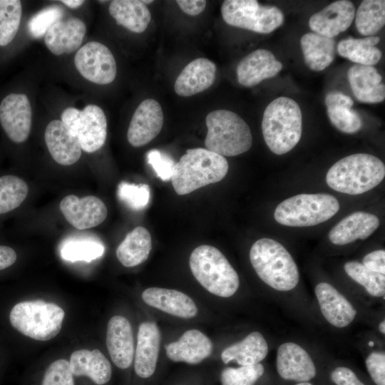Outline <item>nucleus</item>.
<instances>
[{"label":"nucleus","instance_id":"38","mask_svg":"<svg viewBox=\"0 0 385 385\" xmlns=\"http://www.w3.org/2000/svg\"><path fill=\"white\" fill-rule=\"evenodd\" d=\"M22 16L19 0H0V46L10 43L15 38Z\"/></svg>","mask_w":385,"mask_h":385},{"label":"nucleus","instance_id":"11","mask_svg":"<svg viewBox=\"0 0 385 385\" xmlns=\"http://www.w3.org/2000/svg\"><path fill=\"white\" fill-rule=\"evenodd\" d=\"M74 63L85 79L96 84H109L116 77L117 65L112 52L98 41L88 42L79 48Z\"/></svg>","mask_w":385,"mask_h":385},{"label":"nucleus","instance_id":"34","mask_svg":"<svg viewBox=\"0 0 385 385\" xmlns=\"http://www.w3.org/2000/svg\"><path fill=\"white\" fill-rule=\"evenodd\" d=\"M379 41L380 38L375 36L362 38L349 37L340 41L337 50L341 56L356 64L373 66L382 56L381 50L376 46Z\"/></svg>","mask_w":385,"mask_h":385},{"label":"nucleus","instance_id":"39","mask_svg":"<svg viewBox=\"0 0 385 385\" xmlns=\"http://www.w3.org/2000/svg\"><path fill=\"white\" fill-rule=\"evenodd\" d=\"M105 251L99 242L91 240H73L66 242L61 248V257L67 261L91 262L101 257Z\"/></svg>","mask_w":385,"mask_h":385},{"label":"nucleus","instance_id":"29","mask_svg":"<svg viewBox=\"0 0 385 385\" xmlns=\"http://www.w3.org/2000/svg\"><path fill=\"white\" fill-rule=\"evenodd\" d=\"M327 115L332 124L345 133H354L362 125L358 113L351 110L353 100L339 91H332L325 97Z\"/></svg>","mask_w":385,"mask_h":385},{"label":"nucleus","instance_id":"14","mask_svg":"<svg viewBox=\"0 0 385 385\" xmlns=\"http://www.w3.org/2000/svg\"><path fill=\"white\" fill-rule=\"evenodd\" d=\"M66 220L78 230H86L101 224L107 217L105 203L98 197L79 198L74 195L64 197L59 205Z\"/></svg>","mask_w":385,"mask_h":385},{"label":"nucleus","instance_id":"15","mask_svg":"<svg viewBox=\"0 0 385 385\" xmlns=\"http://www.w3.org/2000/svg\"><path fill=\"white\" fill-rule=\"evenodd\" d=\"M44 140L52 158L61 165H71L81 158L82 149L75 133L60 120L48 123Z\"/></svg>","mask_w":385,"mask_h":385},{"label":"nucleus","instance_id":"21","mask_svg":"<svg viewBox=\"0 0 385 385\" xmlns=\"http://www.w3.org/2000/svg\"><path fill=\"white\" fill-rule=\"evenodd\" d=\"M86 33V24L80 19H61L48 28L44 35V43L55 55L68 54L80 47Z\"/></svg>","mask_w":385,"mask_h":385},{"label":"nucleus","instance_id":"25","mask_svg":"<svg viewBox=\"0 0 385 385\" xmlns=\"http://www.w3.org/2000/svg\"><path fill=\"white\" fill-rule=\"evenodd\" d=\"M141 297L148 305L178 317L190 319L197 314L194 301L178 290L150 287L143 292Z\"/></svg>","mask_w":385,"mask_h":385},{"label":"nucleus","instance_id":"22","mask_svg":"<svg viewBox=\"0 0 385 385\" xmlns=\"http://www.w3.org/2000/svg\"><path fill=\"white\" fill-rule=\"evenodd\" d=\"M217 68L214 62L205 58L190 61L177 77L174 89L183 97H188L209 88L215 80Z\"/></svg>","mask_w":385,"mask_h":385},{"label":"nucleus","instance_id":"3","mask_svg":"<svg viewBox=\"0 0 385 385\" xmlns=\"http://www.w3.org/2000/svg\"><path fill=\"white\" fill-rule=\"evenodd\" d=\"M262 131L270 150L283 155L299 143L302 131V116L299 106L293 99L281 96L265 108Z\"/></svg>","mask_w":385,"mask_h":385},{"label":"nucleus","instance_id":"13","mask_svg":"<svg viewBox=\"0 0 385 385\" xmlns=\"http://www.w3.org/2000/svg\"><path fill=\"white\" fill-rule=\"evenodd\" d=\"M164 116L160 104L155 99L143 101L135 109L130 122L127 139L133 147L143 146L160 132Z\"/></svg>","mask_w":385,"mask_h":385},{"label":"nucleus","instance_id":"17","mask_svg":"<svg viewBox=\"0 0 385 385\" xmlns=\"http://www.w3.org/2000/svg\"><path fill=\"white\" fill-rule=\"evenodd\" d=\"M106 346L113 364L121 369H128L134 356V340L131 324L124 317H112L107 325Z\"/></svg>","mask_w":385,"mask_h":385},{"label":"nucleus","instance_id":"47","mask_svg":"<svg viewBox=\"0 0 385 385\" xmlns=\"http://www.w3.org/2000/svg\"><path fill=\"white\" fill-rule=\"evenodd\" d=\"M363 265L369 270L385 274V251L384 250H374L363 258Z\"/></svg>","mask_w":385,"mask_h":385},{"label":"nucleus","instance_id":"44","mask_svg":"<svg viewBox=\"0 0 385 385\" xmlns=\"http://www.w3.org/2000/svg\"><path fill=\"white\" fill-rule=\"evenodd\" d=\"M147 160L162 180H171L175 163L170 156L154 149L148 153Z\"/></svg>","mask_w":385,"mask_h":385},{"label":"nucleus","instance_id":"32","mask_svg":"<svg viewBox=\"0 0 385 385\" xmlns=\"http://www.w3.org/2000/svg\"><path fill=\"white\" fill-rule=\"evenodd\" d=\"M300 44L304 62L312 71L324 70L334 58L337 47L333 38L309 32L301 37Z\"/></svg>","mask_w":385,"mask_h":385},{"label":"nucleus","instance_id":"49","mask_svg":"<svg viewBox=\"0 0 385 385\" xmlns=\"http://www.w3.org/2000/svg\"><path fill=\"white\" fill-rule=\"evenodd\" d=\"M16 259L17 255L13 248L0 245V271L13 265Z\"/></svg>","mask_w":385,"mask_h":385},{"label":"nucleus","instance_id":"23","mask_svg":"<svg viewBox=\"0 0 385 385\" xmlns=\"http://www.w3.org/2000/svg\"><path fill=\"white\" fill-rule=\"evenodd\" d=\"M168 359L175 362L197 364L207 358L212 350L210 338L197 329H189L178 341L165 345Z\"/></svg>","mask_w":385,"mask_h":385},{"label":"nucleus","instance_id":"37","mask_svg":"<svg viewBox=\"0 0 385 385\" xmlns=\"http://www.w3.org/2000/svg\"><path fill=\"white\" fill-rule=\"evenodd\" d=\"M344 269L353 280L362 285L374 297H384L385 275L374 272L356 261L347 262Z\"/></svg>","mask_w":385,"mask_h":385},{"label":"nucleus","instance_id":"31","mask_svg":"<svg viewBox=\"0 0 385 385\" xmlns=\"http://www.w3.org/2000/svg\"><path fill=\"white\" fill-rule=\"evenodd\" d=\"M116 23L133 33H143L151 20L147 5L140 0H113L108 7Z\"/></svg>","mask_w":385,"mask_h":385},{"label":"nucleus","instance_id":"26","mask_svg":"<svg viewBox=\"0 0 385 385\" xmlns=\"http://www.w3.org/2000/svg\"><path fill=\"white\" fill-rule=\"evenodd\" d=\"M380 224L374 214L359 211L347 215L329 232V239L337 245H344L356 240H365L372 235Z\"/></svg>","mask_w":385,"mask_h":385},{"label":"nucleus","instance_id":"5","mask_svg":"<svg viewBox=\"0 0 385 385\" xmlns=\"http://www.w3.org/2000/svg\"><path fill=\"white\" fill-rule=\"evenodd\" d=\"M190 270L197 282L218 297H230L238 289L239 277L225 256L216 247L202 245L189 259Z\"/></svg>","mask_w":385,"mask_h":385},{"label":"nucleus","instance_id":"36","mask_svg":"<svg viewBox=\"0 0 385 385\" xmlns=\"http://www.w3.org/2000/svg\"><path fill=\"white\" fill-rule=\"evenodd\" d=\"M29 192L27 183L14 175L0 177V215L9 212L19 207Z\"/></svg>","mask_w":385,"mask_h":385},{"label":"nucleus","instance_id":"51","mask_svg":"<svg viewBox=\"0 0 385 385\" xmlns=\"http://www.w3.org/2000/svg\"><path fill=\"white\" fill-rule=\"evenodd\" d=\"M379 331L381 334H385V321L383 320L380 324H379Z\"/></svg>","mask_w":385,"mask_h":385},{"label":"nucleus","instance_id":"40","mask_svg":"<svg viewBox=\"0 0 385 385\" xmlns=\"http://www.w3.org/2000/svg\"><path fill=\"white\" fill-rule=\"evenodd\" d=\"M265 368L258 363L240 366L237 368L227 367L220 375L222 385H254L263 375Z\"/></svg>","mask_w":385,"mask_h":385},{"label":"nucleus","instance_id":"41","mask_svg":"<svg viewBox=\"0 0 385 385\" xmlns=\"http://www.w3.org/2000/svg\"><path fill=\"white\" fill-rule=\"evenodd\" d=\"M118 198L135 210L144 209L148 204L150 190L146 184H133L121 182L118 186Z\"/></svg>","mask_w":385,"mask_h":385},{"label":"nucleus","instance_id":"30","mask_svg":"<svg viewBox=\"0 0 385 385\" xmlns=\"http://www.w3.org/2000/svg\"><path fill=\"white\" fill-rule=\"evenodd\" d=\"M267 353L268 345L262 334L252 332L242 341L225 349L221 359L226 364L235 361L240 366L252 365L262 361Z\"/></svg>","mask_w":385,"mask_h":385},{"label":"nucleus","instance_id":"4","mask_svg":"<svg viewBox=\"0 0 385 385\" xmlns=\"http://www.w3.org/2000/svg\"><path fill=\"white\" fill-rule=\"evenodd\" d=\"M251 264L258 277L279 291H289L299 282L297 266L287 249L267 237L257 240L250 250Z\"/></svg>","mask_w":385,"mask_h":385},{"label":"nucleus","instance_id":"12","mask_svg":"<svg viewBox=\"0 0 385 385\" xmlns=\"http://www.w3.org/2000/svg\"><path fill=\"white\" fill-rule=\"evenodd\" d=\"M31 106L24 93H10L0 103V124L8 138L16 143L25 142L31 133Z\"/></svg>","mask_w":385,"mask_h":385},{"label":"nucleus","instance_id":"9","mask_svg":"<svg viewBox=\"0 0 385 385\" xmlns=\"http://www.w3.org/2000/svg\"><path fill=\"white\" fill-rule=\"evenodd\" d=\"M223 20L227 24L259 34H270L284 22L282 11L256 0H225L221 6Z\"/></svg>","mask_w":385,"mask_h":385},{"label":"nucleus","instance_id":"28","mask_svg":"<svg viewBox=\"0 0 385 385\" xmlns=\"http://www.w3.org/2000/svg\"><path fill=\"white\" fill-rule=\"evenodd\" d=\"M68 361L73 376H86L97 385L106 384L111 379V364L98 349L74 351Z\"/></svg>","mask_w":385,"mask_h":385},{"label":"nucleus","instance_id":"45","mask_svg":"<svg viewBox=\"0 0 385 385\" xmlns=\"http://www.w3.org/2000/svg\"><path fill=\"white\" fill-rule=\"evenodd\" d=\"M366 366L376 385H385V354L374 351L366 359Z\"/></svg>","mask_w":385,"mask_h":385},{"label":"nucleus","instance_id":"6","mask_svg":"<svg viewBox=\"0 0 385 385\" xmlns=\"http://www.w3.org/2000/svg\"><path fill=\"white\" fill-rule=\"evenodd\" d=\"M207 133L205 145L207 150L222 156H235L247 151L252 136L247 123L228 110L210 112L205 118Z\"/></svg>","mask_w":385,"mask_h":385},{"label":"nucleus","instance_id":"8","mask_svg":"<svg viewBox=\"0 0 385 385\" xmlns=\"http://www.w3.org/2000/svg\"><path fill=\"white\" fill-rule=\"evenodd\" d=\"M337 199L326 193L299 194L290 197L276 207L275 220L290 227H308L324 222L337 213Z\"/></svg>","mask_w":385,"mask_h":385},{"label":"nucleus","instance_id":"7","mask_svg":"<svg viewBox=\"0 0 385 385\" xmlns=\"http://www.w3.org/2000/svg\"><path fill=\"white\" fill-rule=\"evenodd\" d=\"M64 317V310L55 303L30 300L16 303L10 311L9 320L21 334L46 342L60 332Z\"/></svg>","mask_w":385,"mask_h":385},{"label":"nucleus","instance_id":"50","mask_svg":"<svg viewBox=\"0 0 385 385\" xmlns=\"http://www.w3.org/2000/svg\"><path fill=\"white\" fill-rule=\"evenodd\" d=\"M61 2L64 4L66 6H67L69 8L76 9L81 6L84 3V1L83 0H62L61 1Z\"/></svg>","mask_w":385,"mask_h":385},{"label":"nucleus","instance_id":"10","mask_svg":"<svg viewBox=\"0 0 385 385\" xmlns=\"http://www.w3.org/2000/svg\"><path fill=\"white\" fill-rule=\"evenodd\" d=\"M61 118L77 136L82 150L92 153L103 146L107 137V120L98 106L87 105L82 110L68 107Z\"/></svg>","mask_w":385,"mask_h":385},{"label":"nucleus","instance_id":"35","mask_svg":"<svg viewBox=\"0 0 385 385\" xmlns=\"http://www.w3.org/2000/svg\"><path fill=\"white\" fill-rule=\"evenodd\" d=\"M355 24L363 36H372L385 24V1L364 0L355 12Z\"/></svg>","mask_w":385,"mask_h":385},{"label":"nucleus","instance_id":"43","mask_svg":"<svg viewBox=\"0 0 385 385\" xmlns=\"http://www.w3.org/2000/svg\"><path fill=\"white\" fill-rule=\"evenodd\" d=\"M41 385H75L69 361L64 359L53 361L44 372Z\"/></svg>","mask_w":385,"mask_h":385},{"label":"nucleus","instance_id":"42","mask_svg":"<svg viewBox=\"0 0 385 385\" xmlns=\"http://www.w3.org/2000/svg\"><path fill=\"white\" fill-rule=\"evenodd\" d=\"M63 10L58 6L53 5L39 11L29 21L28 28L34 38L44 36L48 28L56 21L61 20Z\"/></svg>","mask_w":385,"mask_h":385},{"label":"nucleus","instance_id":"19","mask_svg":"<svg viewBox=\"0 0 385 385\" xmlns=\"http://www.w3.org/2000/svg\"><path fill=\"white\" fill-rule=\"evenodd\" d=\"M282 68V63L271 51L257 49L239 62L236 70L237 81L243 86L252 87L275 76Z\"/></svg>","mask_w":385,"mask_h":385},{"label":"nucleus","instance_id":"46","mask_svg":"<svg viewBox=\"0 0 385 385\" xmlns=\"http://www.w3.org/2000/svg\"><path fill=\"white\" fill-rule=\"evenodd\" d=\"M330 376L336 385H365L352 370L345 366L335 368Z\"/></svg>","mask_w":385,"mask_h":385},{"label":"nucleus","instance_id":"27","mask_svg":"<svg viewBox=\"0 0 385 385\" xmlns=\"http://www.w3.org/2000/svg\"><path fill=\"white\" fill-rule=\"evenodd\" d=\"M347 78L355 98L360 102L376 103L385 98L382 77L371 66L355 64L347 71Z\"/></svg>","mask_w":385,"mask_h":385},{"label":"nucleus","instance_id":"2","mask_svg":"<svg viewBox=\"0 0 385 385\" xmlns=\"http://www.w3.org/2000/svg\"><path fill=\"white\" fill-rule=\"evenodd\" d=\"M384 177L385 165L379 158L356 153L335 163L327 173L326 182L337 192L359 195L377 186Z\"/></svg>","mask_w":385,"mask_h":385},{"label":"nucleus","instance_id":"52","mask_svg":"<svg viewBox=\"0 0 385 385\" xmlns=\"http://www.w3.org/2000/svg\"><path fill=\"white\" fill-rule=\"evenodd\" d=\"M295 385H312V384L307 381V382H299Z\"/></svg>","mask_w":385,"mask_h":385},{"label":"nucleus","instance_id":"1","mask_svg":"<svg viewBox=\"0 0 385 385\" xmlns=\"http://www.w3.org/2000/svg\"><path fill=\"white\" fill-rule=\"evenodd\" d=\"M228 168L224 156L203 148L188 149L175 163L170 180L178 195H187L222 180Z\"/></svg>","mask_w":385,"mask_h":385},{"label":"nucleus","instance_id":"48","mask_svg":"<svg viewBox=\"0 0 385 385\" xmlns=\"http://www.w3.org/2000/svg\"><path fill=\"white\" fill-rule=\"evenodd\" d=\"M176 3L186 14L197 16L205 9L207 1L204 0H178Z\"/></svg>","mask_w":385,"mask_h":385},{"label":"nucleus","instance_id":"20","mask_svg":"<svg viewBox=\"0 0 385 385\" xmlns=\"http://www.w3.org/2000/svg\"><path fill=\"white\" fill-rule=\"evenodd\" d=\"M160 339V332L156 323L147 321L139 325L134 360V370L139 377L146 379L154 374Z\"/></svg>","mask_w":385,"mask_h":385},{"label":"nucleus","instance_id":"53","mask_svg":"<svg viewBox=\"0 0 385 385\" xmlns=\"http://www.w3.org/2000/svg\"><path fill=\"white\" fill-rule=\"evenodd\" d=\"M142 1H143L145 5L149 4H151L152 2H153V1H152V0H149V1H148H148H147V0H142Z\"/></svg>","mask_w":385,"mask_h":385},{"label":"nucleus","instance_id":"33","mask_svg":"<svg viewBox=\"0 0 385 385\" xmlns=\"http://www.w3.org/2000/svg\"><path fill=\"white\" fill-rule=\"evenodd\" d=\"M152 249L149 231L138 226L130 232L116 249V257L126 267H133L144 262Z\"/></svg>","mask_w":385,"mask_h":385},{"label":"nucleus","instance_id":"16","mask_svg":"<svg viewBox=\"0 0 385 385\" xmlns=\"http://www.w3.org/2000/svg\"><path fill=\"white\" fill-rule=\"evenodd\" d=\"M277 370L285 380L307 382L316 375V367L309 354L294 342L281 344L277 354Z\"/></svg>","mask_w":385,"mask_h":385},{"label":"nucleus","instance_id":"24","mask_svg":"<svg viewBox=\"0 0 385 385\" xmlns=\"http://www.w3.org/2000/svg\"><path fill=\"white\" fill-rule=\"evenodd\" d=\"M315 294L324 317L332 325L342 328L354 319L356 311L353 305L330 284L319 283Z\"/></svg>","mask_w":385,"mask_h":385},{"label":"nucleus","instance_id":"18","mask_svg":"<svg viewBox=\"0 0 385 385\" xmlns=\"http://www.w3.org/2000/svg\"><path fill=\"white\" fill-rule=\"evenodd\" d=\"M355 17V7L347 0L336 1L314 14L309 20L314 33L333 38L346 31Z\"/></svg>","mask_w":385,"mask_h":385}]
</instances>
